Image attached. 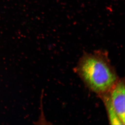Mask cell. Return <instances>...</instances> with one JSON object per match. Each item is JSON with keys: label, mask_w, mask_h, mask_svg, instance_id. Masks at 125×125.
Masks as SVG:
<instances>
[{"label": "cell", "mask_w": 125, "mask_h": 125, "mask_svg": "<svg viewBox=\"0 0 125 125\" xmlns=\"http://www.w3.org/2000/svg\"><path fill=\"white\" fill-rule=\"evenodd\" d=\"M75 70L86 87L99 96L109 92L119 79L107 53L102 51L84 54Z\"/></svg>", "instance_id": "1"}, {"label": "cell", "mask_w": 125, "mask_h": 125, "mask_svg": "<svg viewBox=\"0 0 125 125\" xmlns=\"http://www.w3.org/2000/svg\"><path fill=\"white\" fill-rule=\"evenodd\" d=\"M125 80L119 79L109 92L111 103L123 124H125Z\"/></svg>", "instance_id": "2"}, {"label": "cell", "mask_w": 125, "mask_h": 125, "mask_svg": "<svg viewBox=\"0 0 125 125\" xmlns=\"http://www.w3.org/2000/svg\"><path fill=\"white\" fill-rule=\"evenodd\" d=\"M102 99L106 109L109 122L111 125H124L118 117L111 103L109 92L99 96Z\"/></svg>", "instance_id": "3"}]
</instances>
